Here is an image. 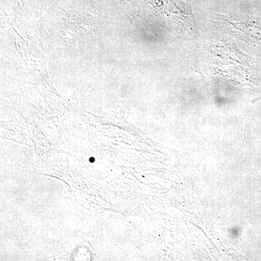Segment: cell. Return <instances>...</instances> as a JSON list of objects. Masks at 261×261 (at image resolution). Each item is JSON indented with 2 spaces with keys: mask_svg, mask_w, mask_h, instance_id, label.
I'll return each mask as SVG.
<instances>
[{
  "mask_svg": "<svg viewBox=\"0 0 261 261\" xmlns=\"http://www.w3.org/2000/svg\"><path fill=\"white\" fill-rule=\"evenodd\" d=\"M89 162H94V159H93V158H92V159H89Z\"/></svg>",
  "mask_w": 261,
  "mask_h": 261,
  "instance_id": "1",
  "label": "cell"
}]
</instances>
